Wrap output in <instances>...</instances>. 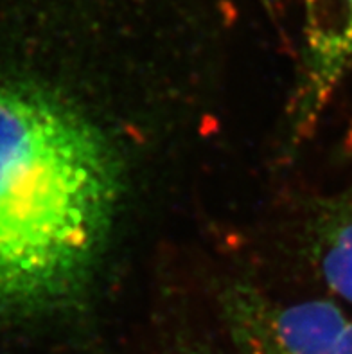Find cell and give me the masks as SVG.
<instances>
[{
    "instance_id": "cell-1",
    "label": "cell",
    "mask_w": 352,
    "mask_h": 354,
    "mask_svg": "<svg viewBox=\"0 0 352 354\" xmlns=\"http://www.w3.org/2000/svg\"><path fill=\"white\" fill-rule=\"evenodd\" d=\"M119 191V162L98 126L49 92L0 85V320L76 295Z\"/></svg>"
},
{
    "instance_id": "cell-3",
    "label": "cell",
    "mask_w": 352,
    "mask_h": 354,
    "mask_svg": "<svg viewBox=\"0 0 352 354\" xmlns=\"http://www.w3.org/2000/svg\"><path fill=\"white\" fill-rule=\"evenodd\" d=\"M306 65L295 103V131L315 128L352 65V0H304Z\"/></svg>"
},
{
    "instance_id": "cell-4",
    "label": "cell",
    "mask_w": 352,
    "mask_h": 354,
    "mask_svg": "<svg viewBox=\"0 0 352 354\" xmlns=\"http://www.w3.org/2000/svg\"><path fill=\"white\" fill-rule=\"evenodd\" d=\"M317 259L327 288L352 304V185L322 221Z\"/></svg>"
},
{
    "instance_id": "cell-2",
    "label": "cell",
    "mask_w": 352,
    "mask_h": 354,
    "mask_svg": "<svg viewBox=\"0 0 352 354\" xmlns=\"http://www.w3.org/2000/svg\"><path fill=\"white\" fill-rule=\"evenodd\" d=\"M228 315L239 354H352V319L335 302L275 306L245 295Z\"/></svg>"
}]
</instances>
